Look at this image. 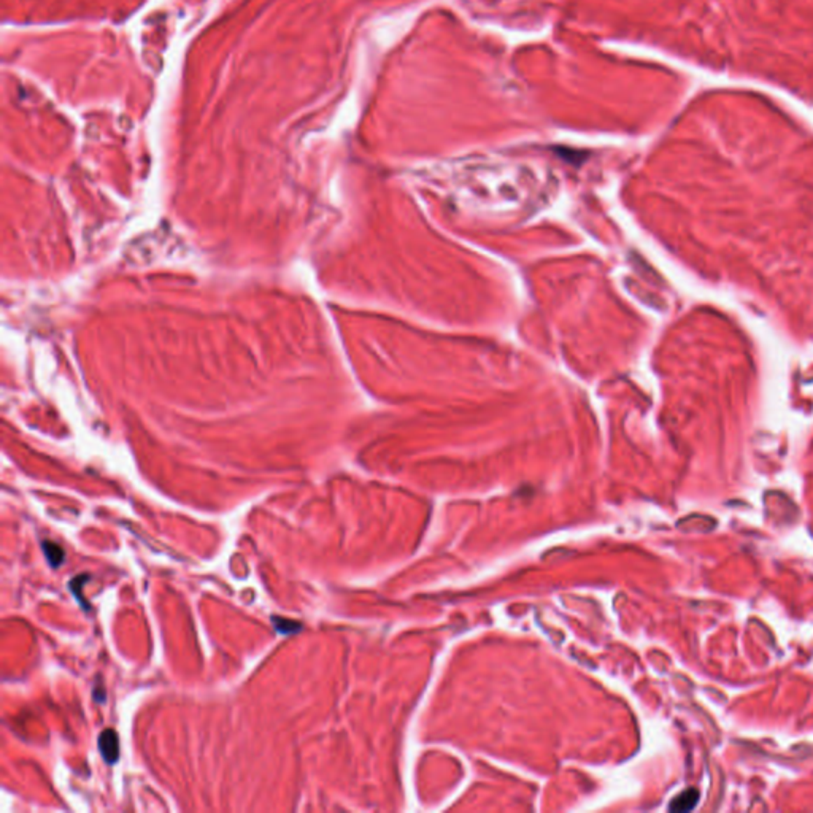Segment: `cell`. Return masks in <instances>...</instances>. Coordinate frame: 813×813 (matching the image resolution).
<instances>
[{
	"label": "cell",
	"instance_id": "6da1fadb",
	"mask_svg": "<svg viewBox=\"0 0 813 813\" xmlns=\"http://www.w3.org/2000/svg\"><path fill=\"white\" fill-rule=\"evenodd\" d=\"M99 750L104 761L108 765L118 763V759H120V737L113 729H104L100 733Z\"/></svg>",
	"mask_w": 813,
	"mask_h": 813
},
{
	"label": "cell",
	"instance_id": "3957f363",
	"mask_svg": "<svg viewBox=\"0 0 813 813\" xmlns=\"http://www.w3.org/2000/svg\"><path fill=\"white\" fill-rule=\"evenodd\" d=\"M42 550L45 553L46 561H48V564L51 565L52 569H57L59 565H61L64 563V558H66V553H64L62 548L59 546L57 544H55V542H46V540H43L42 542Z\"/></svg>",
	"mask_w": 813,
	"mask_h": 813
},
{
	"label": "cell",
	"instance_id": "277c9868",
	"mask_svg": "<svg viewBox=\"0 0 813 813\" xmlns=\"http://www.w3.org/2000/svg\"><path fill=\"white\" fill-rule=\"evenodd\" d=\"M272 624H274L275 631L280 632L281 635H292V634H297L299 631H302V624H300L299 621L288 620V618H283V616H272Z\"/></svg>",
	"mask_w": 813,
	"mask_h": 813
},
{
	"label": "cell",
	"instance_id": "7a4b0ae2",
	"mask_svg": "<svg viewBox=\"0 0 813 813\" xmlns=\"http://www.w3.org/2000/svg\"><path fill=\"white\" fill-rule=\"evenodd\" d=\"M699 800V791L696 789H686V791L680 793L679 796L672 799L669 805L670 812H689L696 807Z\"/></svg>",
	"mask_w": 813,
	"mask_h": 813
}]
</instances>
